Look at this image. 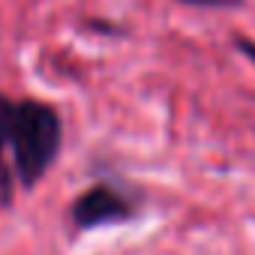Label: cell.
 Wrapping results in <instances>:
<instances>
[{"label": "cell", "instance_id": "7a4b0ae2", "mask_svg": "<svg viewBox=\"0 0 255 255\" xmlns=\"http://www.w3.org/2000/svg\"><path fill=\"white\" fill-rule=\"evenodd\" d=\"M135 213H138V195L132 189H126L120 183H108V180H99L96 186L84 189L69 207V219L78 231H93L99 225L126 222Z\"/></svg>", "mask_w": 255, "mask_h": 255}, {"label": "cell", "instance_id": "6da1fadb", "mask_svg": "<svg viewBox=\"0 0 255 255\" xmlns=\"http://www.w3.org/2000/svg\"><path fill=\"white\" fill-rule=\"evenodd\" d=\"M63 141L60 111L42 99L0 93V210L15 198V186L33 189L54 165Z\"/></svg>", "mask_w": 255, "mask_h": 255}, {"label": "cell", "instance_id": "5b68a950", "mask_svg": "<svg viewBox=\"0 0 255 255\" xmlns=\"http://www.w3.org/2000/svg\"><path fill=\"white\" fill-rule=\"evenodd\" d=\"M90 27H96V30H102V33H117V27H114V24H105V21H90Z\"/></svg>", "mask_w": 255, "mask_h": 255}, {"label": "cell", "instance_id": "3957f363", "mask_svg": "<svg viewBox=\"0 0 255 255\" xmlns=\"http://www.w3.org/2000/svg\"><path fill=\"white\" fill-rule=\"evenodd\" d=\"M186 6H204V9H225V6H240L243 0H180Z\"/></svg>", "mask_w": 255, "mask_h": 255}, {"label": "cell", "instance_id": "277c9868", "mask_svg": "<svg viewBox=\"0 0 255 255\" xmlns=\"http://www.w3.org/2000/svg\"><path fill=\"white\" fill-rule=\"evenodd\" d=\"M234 48H237L243 57H249V60L255 63V42H252V39H243V36H237V39H234Z\"/></svg>", "mask_w": 255, "mask_h": 255}]
</instances>
